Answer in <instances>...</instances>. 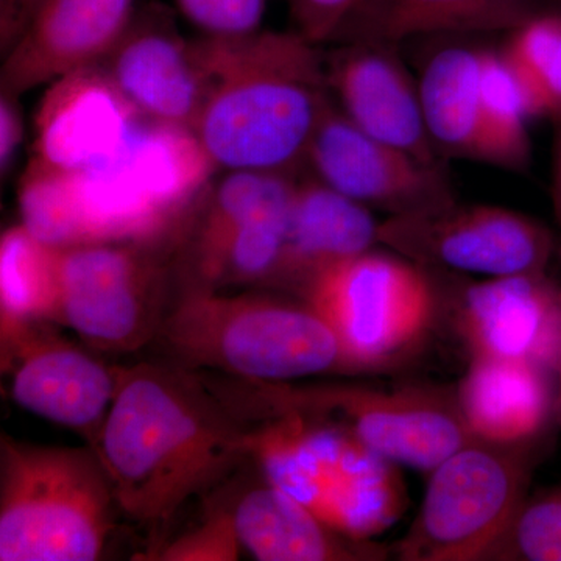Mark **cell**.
Returning <instances> with one entry per match:
<instances>
[{
    "mask_svg": "<svg viewBox=\"0 0 561 561\" xmlns=\"http://www.w3.org/2000/svg\"><path fill=\"white\" fill-rule=\"evenodd\" d=\"M454 294L457 331L471 357L534 362L556 371L561 289L546 273L485 278Z\"/></svg>",
    "mask_w": 561,
    "mask_h": 561,
    "instance_id": "cell-13",
    "label": "cell"
},
{
    "mask_svg": "<svg viewBox=\"0 0 561 561\" xmlns=\"http://www.w3.org/2000/svg\"><path fill=\"white\" fill-rule=\"evenodd\" d=\"M298 297L330 324L343 371H387L420 353L440 312L430 268L370 250L321 272Z\"/></svg>",
    "mask_w": 561,
    "mask_h": 561,
    "instance_id": "cell-6",
    "label": "cell"
},
{
    "mask_svg": "<svg viewBox=\"0 0 561 561\" xmlns=\"http://www.w3.org/2000/svg\"><path fill=\"white\" fill-rule=\"evenodd\" d=\"M530 119H561V11L541 9L501 49Z\"/></svg>",
    "mask_w": 561,
    "mask_h": 561,
    "instance_id": "cell-24",
    "label": "cell"
},
{
    "mask_svg": "<svg viewBox=\"0 0 561 561\" xmlns=\"http://www.w3.org/2000/svg\"><path fill=\"white\" fill-rule=\"evenodd\" d=\"M22 140V117L18 95L2 91L0 101V164L5 172Z\"/></svg>",
    "mask_w": 561,
    "mask_h": 561,
    "instance_id": "cell-32",
    "label": "cell"
},
{
    "mask_svg": "<svg viewBox=\"0 0 561 561\" xmlns=\"http://www.w3.org/2000/svg\"><path fill=\"white\" fill-rule=\"evenodd\" d=\"M553 376H556L557 386V419H559L561 424V359L559 365H557L556 371H553Z\"/></svg>",
    "mask_w": 561,
    "mask_h": 561,
    "instance_id": "cell-35",
    "label": "cell"
},
{
    "mask_svg": "<svg viewBox=\"0 0 561 561\" xmlns=\"http://www.w3.org/2000/svg\"><path fill=\"white\" fill-rule=\"evenodd\" d=\"M456 400L474 440L538 445L557 416L556 376L534 362L471 357Z\"/></svg>",
    "mask_w": 561,
    "mask_h": 561,
    "instance_id": "cell-18",
    "label": "cell"
},
{
    "mask_svg": "<svg viewBox=\"0 0 561 561\" xmlns=\"http://www.w3.org/2000/svg\"><path fill=\"white\" fill-rule=\"evenodd\" d=\"M379 243L430 271L485 278L546 273L557 251L552 231L526 214L494 205H460L393 216Z\"/></svg>",
    "mask_w": 561,
    "mask_h": 561,
    "instance_id": "cell-9",
    "label": "cell"
},
{
    "mask_svg": "<svg viewBox=\"0 0 561 561\" xmlns=\"http://www.w3.org/2000/svg\"><path fill=\"white\" fill-rule=\"evenodd\" d=\"M136 0H36L7 50L2 91L20 95L101 62L135 18Z\"/></svg>",
    "mask_w": 561,
    "mask_h": 561,
    "instance_id": "cell-14",
    "label": "cell"
},
{
    "mask_svg": "<svg viewBox=\"0 0 561 561\" xmlns=\"http://www.w3.org/2000/svg\"><path fill=\"white\" fill-rule=\"evenodd\" d=\"M486 561H561V486L527 497Z\"/></svg>",
    "mask_w": 561,
    "mask_h": 561,
    "instance_id": "cell-28",
    "label": "cell"
},
{
    "mask_svg": "<svg viewBox=\"0 0 561 561\" xmlns=\"http://www.w3.org/2000/svg\"><path fill=\"white\" fill-rule=\"evenodd\" d=\"M18 194L21 225L41 242L60 250L90 245L72 173L32 158Z\"/></svg>",
    "mask_w": 561,
    "mask_h": 561,
    "instance_id": "cell-26",
    "label": "cell"
},
{
    "mask_svg": "<svg viewBox=\"0 0 561 561\" xmlns=\"http://www.w3.org/2000/svg\"><path fill=\"white\" fill-rule=\"evenodd\" d=\"M482 102L491 165L524 173L531 162L530 121L522 91L501 50L482 49Z\"/></svg>",
    "mask_w": 561,
    "mask_h": 561,
    "instance_id": "cell-27",
    "label": "cell"
},
{
    "mask_svg": "<svg viewBox=\"0 0 561 561\" xmlns=\"http://www.w3.org/2000/svg\"><path fill=\"white\" fill-rule=\"evenodd\" d=\"M11 397L22 409L83 434L98 445L116 397L119 368H108L68 343L28 332L11 348Z\"/></svg>",
    "mask_w": 561,
    "mask_h": 561,
    "instance_id": "cell-17",
    "label": "cell"
},
{
    "mask_svg": "<svg viewBox=\"0 0 561 561\" xmlns=\"http://www.w3.org/2000/svg\"><path fill=\"white\" fill-rule=\"evenodd\" d=\"M306 162L323 181L367 208L411 216L457 202L445 168L430 164L362 131L331 101Z\"/></svg>",
    "mask_w": 561,
    "mask_h": 561,
    "instance_id": "cell-11",
    "label": "cell"
},
{
    "mask_svg": "<svg viewBox=\"0 0 561 561\" xmlns=\"http://www.w3.org/2000/svg\"><path fill=\"white\" fill-rule=\"evenodd\" d=\"M184 16L206 36L234 38L260 32L265 0H176Z\"/></svg>",
    "mask_w": 561,
    "mask_h": 561,
    "instance_id": "cell-29",
    "label": "cell"
},
{
    "mask_svg": "<svg viewBox=\"0 0 561 561\" xmlns=\"http://www.w3.org/2000/svg\"><path fill=\"white\" fill-rule=\"evenodd\" d=\"M541 0H359L332 41L398 46L424 36L512 32Z\"/></svg>",
    "mask_w": 561,
    "mask_h": 561,
    "instance_id": "cell-21",
    "label": "cell"
},
{
    "mask_svg": "<svg viewBox=\"0 0 561 561\" xmlns=\"http://www.w3.org/2000/svg\"><path fill=\"white\" fill-rule=\"evenodd\" d=\"M142 117L99 62L73 70L51 81L39 103L33 158L84 171L119 149Z\"/></svg>",
    "mask_w": 561,
    "mask_h": 561,
    "instance_id": "cell-16",
    "label": "cell"
},
{
    "mask_svg": "<svg viewBox=\"0 0 561 561\" xmlns=\"http://www.w3.org/2000/svg\"><path fill=\"white\" fill-rule=\"evenodd\" d=\"M324 61L331 95L362 131L421 161L440 162L424 122L419 83L397 46L346 43Z\"/></svg>",
    "mask_w": 561,
    "mask_h": 561,
    "instance_id": "cell-15",
    "label": "cell"
},
{
    "mask_svg": "<svg viewBox=\"0 0 561 561\" xmlns=\"http://www.w3.org/2000/svg\"><path fill=\"white\" fill-rule=\"evenodd\" d=\"M61 251L41 242L24 225L3 232L0 241V311L7 353L32 331L33 324L57 320Z\"/></svg>",
    "mask_w": 561,
    "mask_h": 561,
    "instance_id": "cell-23",
    "label": "cell"
},
{
    "mask_svg": "<svg viewBox=\"0 0 561 561\" xmlns=\"http://www.w3.org/2000/svg\"><path fill=\"white\" fill-rule=\"evenodd\" d=\"M241 542L236 537L230 511L214 513L201 527L179 540L165 542L158 560L230 561L238 560Z\"/></svg>",
    "mask_w": 561,
    "mask_h": 561,
    "instance_id": "cell-30",
    "label": "cell"
},
{
    "mask_svg": "<svg viewBox=\"0 0 561 561\" xmlns=\"http://www.w3.org/2000/svg\"><path fill=\"white\" fill-rule=\"evenodd\" d=\"M553 124H556V136H553L552 149L551 198L553 216L561 227V119Z\"/></svg>",
    "mask_w": 561,
    "mask_h": 561,
    "instance_id": "cell-34",
    "label": "cell"
},
{
    "mask_svg": "<svg viewBox=\"0 0 561 561\" xmlns=\"http://www.w3.org/2000/svg\"><path fill=\"white\" fill-rule=\"evenodd\" d=\"M295 187L294 175L280 172L234 171L221 181L206 203L195 251L198 276L250 217L272 203L289 198Z\"/></svg>",
    "mask_w": 561,
    "mask_h": 561,
    "instance_id": "cell-25",
    "label": "cell"
},
{
    "mask_svg": "<svg viewBox=\"0 0 561 561\" xmlns=\"http://www.w3.org/2000/svg\"><path fill=\"white\" fill-rule=\"evenodd\" d=\"M542 9L561 11V0H541Z\"/></svg>",
    "mask_w": 561,
    "mask_h": 561,
    "instance_id": "cell-36",
    "label": "cell"
},
{
    "mask_svg": "<svg viewBox=\"0 0 561 561\" xmlns=\"http://www.w3.org/2000/svg\"><path fill=\"white\" fill-rule=\"evenodd\" d=\"M379 227L367 206L319 179L297 181L275 283L295 294L334 265L373 250Z\"/></svg>",
    "mask_w": 561,
    "mask_h": 561,
    "instance_id": "cell-19",
    "label": "cell"
},
{
    "mask_svg": "<svg viewBox=\"0 0 561 561\" xmlns=\"http://www.w3.org/2000/svg\"><path fill=\"white\" fill-rule=\"evenodd\" d=\"M556 254H559L560 261H561V241L557 242V251Z\"/></svg>",
    "mask_w": 561,
    "mask_h": 561,
    "instance_id": "cell-37",
    "label": "cell"
},
{
    "mask_svg": "<svg viewBox=\"0 0 561 561\" xmlns=\"http://www.w3.org/2000/svg\"><path fill=\"white\" fill-rule=\"evenodd\" d=\"M119 511L95 448L0 440V561L101 559Z\"/></svg>",
    "mask_w": 561,
    "mask_h": 561,
    "instance_id": "cell-4",
    "label": "cell"
},
{
    "mask_svg": "<svg viewBox=\"0 0 561 561\" xmlns=\"http://www.w3.org/2000/svg\"><path fill=\"white\" fill-rule=\"evenodd\" d=\"M238 390L245 393V401L234 398V402L245 405L247 413L271 419L300 412L334 421L367 448L415 470L431 472L474 440L461 419L456 390L257 381H245Z\"/></svg>",
    "mask_w": 561,
    "mask_h": 561,
    "instance_id": "cell-7",
    "label": "cell"
},
{
    "mask_svg": "<svg viewBox=\"0 0 561 561\" xmlns=\"http://www.w3.org/2000/svg\"><path fill=\"white\" fill-rule=\"evenodd\" d=\"M195 44L209 94L194 131L217 168L294 175L332 101L317 44L298 32Z\"/></svg>",
    "mask_w": 561,
    "mask_h": 561,
    "instance_id": "cell-2",
    "label": "cell"
},
{
    "mask_svg": "<svg viewBox=\"0 0 561 561\" xmlns=\"http://www.w3.org/2000/svg\"><path fill=\"white\" fill-rule=\"evenodd\" d=\"M36 0H0V35L3 50H9L27 25Z\"/></svg>",
    "mask_w": 561,
    "mask_h": 561,
    "instance_id": "cell-33",
    "label": "cell"
},
{
    "mask_svg": "<svg viewBox=\"0 0 561 561\" xmlns=\"http://www.w3.org/2000/svg\"><path fill=\"white\" fill-rule=\"evenodd\" d=\"M136 243L61 251L57 321L95 348L133 351L157 337L160 267Z\"/></svg>",
    "mask_w": 561,
    "mask_h": 561,
    "instance_id": "cell-10",
    "label": "cell"
},
{
    "mask_svg": "<svg viewBox=\"0 0 561 561\" xmlns=\"http://www.w3.org/2000/svg\"><path fill=\"white\" fill-rule=\"evenodd\" d=\"M424 122L438 157L491 165L482 102V47L435 51L419 81Z\"/></svg>",
    "mask_w": 561,
    "mask_h": 561,
    "instance_id": "cell-22",
    "label": "cell"
},
{
    "mask_svg": "<svg viewBox=\"0 0 561 561\" xmlns=\"http://www.w3.org/2000/svg\"><path fill=\"white\" fill-rule=\"evenodd\" d=\"M538 445L472 440L431 471L400 561H486L529 497Z\"/></svg>",
    "mask_w": 561,
    "mask_h": 561,
    "instance_id": "cell-8",
    "label": "cell"
},
{
    "mask_svg": "<svg viewBox=\"0 0 561 561\" xmlns=\"http://www.w3.org/2000/svg\"><path fill=\"white\" fill-rule=\"evenodd\" d=\"M359 0H289L298 33L313 44L332 41Z\"/></svg>",
    "mask_w": 561,
    "mask_h": 561,
    "instance_id": "cell-31",
    "label": "cell"
},
{
    "mask_svg": "<svg viewBox=\"0 0 561 561\" xmlns=\"http://www.w3.org/2000/svg\"><path fill=\"white\" fill-rule=\"evenodd\" d=\"M217 169L195 131L142 117L108 158L70 173L91 243L147 245L201 201Z\"/></svg>",
    "mask_w": 561,
    "mask_h": 561,
    "instance_id": "cell-5",
    "label": "cell"
},
{
    "mask_svg": "<svg viewBox=\"0 0 561 561\" xmlns=\"http://www.w3.org/2000/svg\"><path fill=\"white\" fill-rule=\"evenodd\" d=\"M157 337L184 368H214L242 381L343 371L334 331L305 301L194 289L162 319Z\"/></svg>",
    "mask_w": 561,
    "mask_h": 561,
    "instance_id": "cell-3",
    "label": "cell"
},
{
    "mask_svg": "<svg viewBox=\"0 0 561 561\" xmlns=\"http://www.w3.org/2000/svg\"><path fill=\"white\" fill-rule=\"evenodd\" d=\"M117 376L95 449L119 511L150 530L157 553L181 507L253 456L254 430L181 367L138 364Z\"/></svg>",
    "mask_w": 561,
    "mask_h": 561,
    "instance_id": "cell-1",
    "label": "cell"
},
{
    "mask_svg": "<svg viewBox=\"0 0 561 561\" xmlns=\"http://www.w3.org/2000/svg\"><path fill=\"white\" fill-rule=\"evenodd\" d=\"M99 65L146 119L194 130L209 94L195 41L175 27L171 11H136L130 27Z\"/></svg>",
    "mask_w": 561,
    "mask_h": 561,
    "instance_id": "cell-12",
    "label": "cell"
},
{
    "mask_svg": "<svg viewBox=\"0 0 561 561\" xmlns=\"http://www.w3.org/2000/svg\"><path fill=\"white\" fill-rule=\"evenodd\" d=\"M241 548L262 561H381L390 549L353 540L301 502L265 481L236 501L230 511Z\"/></svg>",
    "mask_w": 561,
    "mask_h": 561,
    "instance_id": "cell-20",
    "label": "cell"
}]
</instances>
